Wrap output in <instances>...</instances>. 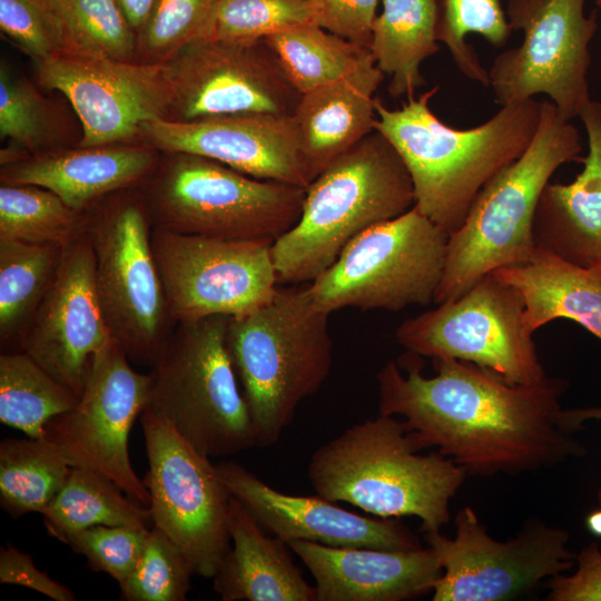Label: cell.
I'll use <instances>...</instances> for the list:
<instances>
[{
    "label": "cell",
    "instance_id": "30bf717a",
    "mask_svg": "<svg viewBox=\"0 0 601 601\" xmlns=\"http://www.w3.org/2000/svg\"><path fill=\"white\" fill-rule=\"evenodd\" d=\"M449 234L412 207L356 236L306 287L314 304L398 312L434 300L442 279Z\"/></svg>",
    "mask_w": 601,
    "mask_h": 601
},
{
    "label": "cell",
    "instance_id": "484cf974",
    "mask_svg": "<svg viewBox=\"0 0 601 601\" xmlns=\"http://www.w3.org/2000/svg\"><path fill=\"white\" fill-rule=\"evenodd\" d=\"M230 549L214 575L223 601H315V588L293 561L286 542L264 532L250 511L231 495Z\"/></svg>",
    "mask_w": 601,
    "mask_h": 601
},
{
    "label": "cell",
    "instance_id": "1f68e13d",
    "mask_svg": "<svg viewBox=\"0 0 601 601\" xmlns=\"http://www.w3.org/2000/svg\"><path fill=\"white\" fill-rule=\"evenodd\" d=\"M78 397L26 352L0 355V422L32 439L45 437L46 425L71 410Z\"/></svg>",
    "mask_w": 601,
    "mask_h": 601
},
{
    "label": "cell",
    "instance_id": "4316f807",
    "mask_svg": "<svg viewBox=\"0 0 601 601\" xmlns=\"http://www.w3.org/2000/svg\"><path fill=\"white\" fill-rule=\"evenodd\" d=\"M493 273L521 293L531 334L566 318L601 339V266L580 267L536 249L526 264Z\"/></svg>",
    "mask_w": 601,
    "mask_h": 601
},
{
    "label": "cell",
    "instance_id": "8d00e7d4",
    "mask_svg": "<svg viewBox=\"0 0 601 601\" xmlns=\"http://www.w3.org/2000/svg\"><path fill=\"white\" fill-rule=\"evenodd\" d=\"M512 32L501 0H437V40L443 42L459 68L469 79L490 85L489 72L474 48L465 41L469 33L481 35L501 48Z\"/></svg>",
    "mask_w": 601,
    "mask_h": 601
},
{
    "label": "cell",
    "instance_id": "d6a6232c",
    "mask_svg": "<svg viewBox=\"0 0 601 601\" xmlns=\"http://www.w3.org/2000/svg\"><path fill=\"white\" fill-rule=\"evenodd\" d=\"M265 42L300 95L349 73L370 51L317 23L286 29L267 37Z\"/></svg>",
    "mask_w": 601,
    "mask_h": 601
},
{
    "label": "cell",
    "instance_id": "74e56055",
    "mask_svg": "<svg viewBox=\"0 0 601 601\" xmlns=\"http://www.w3.org/2000/svg\"><path fill=\"white\" fill-rule=\"evenodd\" d=\"M219 0H157L137 32L136 61L164 65L203 39Z\"/></svg>",
    "mask_w": 601,
    "mask_h": 601
},
{
    "label": "cell",
    "instance_id": "c3c4849f",
    "mask_svg": "<svg viewBox=\"0 0 601 601\" xmlns=\"http://www.w3.org/2000/svg\"><path fill=\"white\" fill-rule=\"evenodd\" d=\"M587 526L592 534L601 536V508L588 515Z\"/></svg>",
    "mask_w": 601,
    "mask_h": 601
},
{
    "label": "cell",
    "instance_id": "9c48e42d",
    "mask_svg": "<svg viewBox=\"0 0 601 601\" xmlns=\"http://www.w3.org/2000/svg\"><path fill=\"white\" fill-rule=\"evenodd\" d=\"M96 287L112 338L130 362L151 366L173 321L151 246L152 226L137 188L87 211Z\"/></svg>",
    "mask_w": 601,
    "mask_h": 601
},
{
    "label": "cell",
    "instance_id": "9a60e30c",
    "mask_svg": "<svg viewBox=\"0 0 601 601\" xmlns=\"http://www.w3.org/2000/svg\"><path fill=\"white\" fill-rule=\"evenodd\" d=\"M454 524L453 539L424 533L442 568L433 601L514 599L571 569L577 558L566 546V531L533 520L506 541L491 538L470 506L456 513Z\"/></svg>",
    "mask_w": 601,
    "mask_h": 601
},
{
    "label": "cell",
    "instance_id": "4dcf8cb0",
    "mask_svg": "<svg viewBox=\"0 0 601 601\" xmlns=\"http://www.w3.org/2000/svg\"><path fill=\"white\" fill-rule=\"evenodd\" d=\"M71 465L46 437L0 443V503L12 518L42 513L63 487Z\"/></svg>",
    "mask_w": 601,
    "mask_h": 601
},
{
    "label": "cell",
    "instance_id": "681fc988",
    "mask_svg": "<svg viewBox=\"0 0 601 601\" xmlns=\"http://www.w3.org/2000/svg\"><path fill=\"white\" fill-rule=\"evenodd\" d=\"M597 6L601 9V0H595Z\"/></svg>",
    "mask_w": 601,
    "mask_h": 601
},
{
    "label": "cell",
    "instance_id": "603a6c76",
    "mask_svg": "<svg viewBox=\"0 0 601 601\" xmlns=\"http://www.w3.org/2000/svg\"><path fill=\"white\" fill-rule=\"evenodd\" d=\"M160 156L144 142L61 147L1 165L0 180L43 187L86 213L116 193L139 187Z\"/></svg>",
    "mask_w": 601,
    "mask_h": 601
},
{
    "label": "cell",
    "instance_id": "cb8c5ba5",
    "mask_svg": "<svg viewBox=\"0 0 601 601\" xmlns=\"http://www.w3.org/2000/svg\"><path fill=\"white\" fill-rule=\"evenodd\" d=\"M581 118L589 152L570 184L544 187L534 216L533 238L543 250L580 267L601 266V104L590 100Z\"/></svg>",
    "mask_w": 601,
    "mask_h": 601
},
{
    "label": "cell",
    "instance_id": "ee69618b",
    "mask_svg": "<svg viewBox=\"0 0 601 601\" xmlns=\"http://www.w3.org/2000/svg\"><path fill=\"white\" fill-rule=\"evenodd\" d=\"M578 569L570 575L551 578L548 600L601 601V550L595 542L577 555Z\"/></svg>",
    "mask_w": 601,
    "mask_h": 601
},
{
    "label": "cell",
    "instance_id": "60d3db41",
    "mask_svg": "<svg viewBox=\"0 0 601 601\" xmlns=\"http://www.w3.org/2000/svg\"><path fill=\"white\" fill-rule=\"evenodd\" d=\"M150 528L96 525L70 535L63 543L83 555L95 571L121 583L136 568Z\"/></svg>",
    "mask_w": 601,
    "mask_h": 601
},
{
    "label": "cell",
    "instance_id": "5b68a950",
    "mask_svg": "<svg viewBox=\"0 0 601 601\" xmlns=\"http://www.w3.org/2000/svg\"><path fill=\"white\" fill-rule=\"evenodd\" d=\"M579 130L551 100H543L526 150L481 189L462 225L449 235L434 303L454 300L484 276L524 265L534 255L533 223L541 194L565 162L583 161Z\"/></svg>",
    "mask_w": 601,
    "mask_h": 601
},
{
    "label": "cell",
    "instance_id": "b9f144b4",
    "mask_svg": "<svg viewBox=\"0 0 601 601\" xmlns=\"http://www.w3.org/2000/svg\"><path fill=\"white\" fill-rule=\"evenodd\" d=\"M0 29L33 61L63 52L60 24L48 0H0Z\"/></svg>",
    "mask_w": 601,
    "mask_h": 601
},
{
    "label": "cell",
    "instance_id": "836d02e7",
    "mask_svg": "<svg viewBox=\"0 0 601 601\" xmlns=\"http://www.w3.org/2000/svg\"><path fill=\"white\" fill-rule=\"evenodd\" d=\"M88 214L37 185L0 186V239L66 246L86 233Z\"/></svg>",
    "mask_w": 601,
    "mask_h": 601
},
{
    "label": "cell",
    "instance_id": "f35d334b",
    "mask_svg": "<svg viewBox=\"0 0 601 601\" xmlns=\"http://www.w3.org/2000/svg\"><path fill=\"white\" fill-rule=\"evenodd\" d=\"M305 23H317L312 0H219L204 38L253 42Z\"/></svg>",
    "mask_w": 601,
    "mask_h": 601
},
{
    "label": "cell",
    "instance_id": "f6af8a7d",
    "mask_svg": "<svg viewBox=\"0 0 601 601\" xmlns=\"http://www.w3.org/2000/svg\"><path fill=\"white\" fill-rule=\"evenodd\" d=\"M0 583L26 587L56 601L76 600L67 587L40 571L31 555L11 544L0 549Z\"/></svg>",
    "mask_w": 601,
    "mask_h": 601
},
{
    "label": "cell",
    "instance_id": "d6986e66",
    "mask_svg": "<svg viewBox=\"0 0 601 601\" xmlns=\"http://www.w3.org/2000/svg\"><path fill=\"white\" fill-rule=\"evenodd\" d=\"M112 338L99 302L87 233L63 247L57 276L21 351L80 397L93 355Z\"/></svg>",
    "mask_w": 601,
    "mask_h": 601
},
{
    "label": "cell",
    "instance_id": "d4e9b609",
    "mask_svg": "<svg viewBox=\"0 0 601 601\" xmlns=\"http://www.w3.org/2000/svg\"><path fill=\"white\" fill-rule=\"evenodd\" d=\"M384 77L368 51L349 73L300 95L292 118L311 181L375 130L374 95Z\"/></svg>",
    "mask_w": 601,
    "mask_h": 601
},
{
    "label": "cell",
    "instance_id": "44dd1931",
    "mask_svg": "<svg viewBox=\"0 0 601 601\" xmlns=\"http://www.w3.org/2000/svg\"><path fill=\"white\" fill-rule=\"evenodd\" d=\"M216 467L231 495L264 529L286 543L303 540L338 548H422L417 536L398 519L364 516L318 494L303 496L280 492L233 461L220 462Z\"/></svg>",
    "mask_w": 601,
    "mask_h": 601
},
{
    "label": "cell",
    "instance_id": "5bb4252c",
    "mask_svg": "<svg viewBox=\"0 0 601 601\" xmlns=\"http://www.w3.org/2000/svg\"><path fill=\"white\" fill-rule=\"evenodd\" d=\"M272 244L152 228L154 257L173 321L239 316L266 304L278 287Z\"/></svg>",
    "mask_w": 601,
    "mask_h": 601
},
{
    "label": "cell",
    "instance_id": "ac0fdd59",
    "mask_svg": "<svg viewBox=\"0 0 601 601\" xmlns=\"http://www.w3.org/2000/svg\"><path fill=\"white\" fill-rule=\"evenodd\" d=\"M33 62L39 83L61 92L77 114L82 128L78 146L137 142L145 122L169 118L164 65L69 55Z\"/></svg>",
    "mask_w": 601,
    "mask_h": 601
},
{
    "label": "cell",
    "instance_id": "8fae6325",
    "mask_svg": "<svg viewBox=\"0 0 601 601\" xmlns=\"http://www.w3.org/2000/svg\"><path fill=\"white\" fill-rule=\"evenodd\" d=\"M524 313L519 289L491 273L459 298L402 322L395 338L415 356L465 361L509 384L538 385L549 377Z\"/></svg>",
    "mask_w": 601,
    "mask_h": 601
},
{
    "label": "cell",
    "instance_id": "52a82bcc",
    "mask_svg": "<svg viewBox=\"0 0 601 601\" xmlns=\"http://www.w3.org/2000/svg\"><path fill=\"white\" fill-rule=\"evenodd\" d=\"M152 228L274 242L298 220L305 188L254 178L213 159L162 154L137 187Z\"/></svg>",
    "mask_w": 601,
    "mask_h": 601
},
{
    "label": "cell",
    "instance_id": "277c9868",
    "mask_svg": "<svg viewBox=\"0 0 601 601\" xmlns=\"http://www.w3.org/2000/svg\"><path fill=\"white\" fill-rule=\"evenodd\" d=\"M413 206V184L403 159L374 130L305 188L298 220L272 244L278 285L313 282L356 236Z\"/></svg>",
    "mask_w": 601,
    "mask_h": 601
},
{
    "label": "cell",
    "instance_id": "f1b7e54d",
    "mask_svg": "<svg viewBox=\"0 0 601 601\" xmlns=\"http://www.w3.org/2000/svg\"><path fill=\"white\" fill-rule=\"evenodd\" d=\"M63 247L0 239V341L4 352L21 351L32 318L57 276Z\"/></svg>",
    "mask_w": 601,
    "mask_h": 601
},
{
    "label": "cell",
    "instance_id": "ba28073f",
    "mask_svg": "<svg viewBox=\"0 0 601 601\" xmlns=\"http://www.w3.org/2000/svg\"><path fill=\"white\" fill-rule=\"evenodd\" d=\"M227 323L220 315L177 323L150 372L146 408L209 459L257 446L226 347Z\"/></svg>",
    "mask_w": 601,
    "mask_h": 601
},
{
    "label": "cell",
    "instance_id": "ffe728a7",
    "mask_svg": "<svg viewBox=\"0 0 601 601\" xmlns=\"http://www.w3.org/2000/svg\"><path fill=\"white\" fill-rule=\"evenodd\" d=\"M139 141L161 154L206 157L258 179L303 188L311 183L292 116L247 114L191 121L155 119L141 126Z\"/></svg>",
    "mask_w": 601,
    "mask_h": 601
},
{
    "label": "cell",
    "instance_id": "f546056e",
    "mask_svg": "<svg viewBox=\"0 0 601 601\" xmlns=\"http://www.w3.org/2000/svg\"><path fill=\"white\" fill-rule=\"evenodd\" d=\"M48 533L62 543L72 534L96 525L149 528L151 510L128 496L99 472L71 467L52 502L41 513Z\"/></svg>",
    "mask_w": 601,
    "mask_h": 601
},
{
    "label": "cell",
    "instance_id": "d590c367",
    "mask_svg": "<svg viewBox=\"0 0 601 601\" xmlns=\"http://www.w3.org/2000/svg\"><path fill=\"white\" fill-rule=\"evenodd\" d=\"M60 119L51 102L7 62L0 66V137L23 156L61 148Z\"/></svg>",
    "mask_w": 601,
    "mask_h": 601
},
{
    "label": "cell",
    "instance_id": "ab89813d",
    "mask_svg": "<svg viewBox=\"0 0 601 601\" xmlns=\"http://www.w3.org/2000/svg\"><path fill=\"white\" fill-rule=\"evenodd\" d=\"M191 566L173 540L157 526L149 530L142 554L121 582L126 601H184L191 589Z\"/></svg>",
    "mask_w": 601,
    "mask_h": 601
},
{
    "label": "cell",
    "instance_id": "6da1fadb",
    "mask_svg": "<svg viewBox=\"0 0 601 601\" xmlns=\"http://www.w3.org/2000/svg\"><path fill=\"white\" fill-rule=\"evenodd\" d=\"M388 361L377 373L378 413L402 417L422 447L434 446L467 474H518L582 454V427L562 408V382L512 385L473 363L433 358V377L417 364Z\"/></svg>",
    "mask_w": 601,
    "mask_h": 601
},
{
    "label": "cell",
    "instance_id": "e575fe53",
    "mask_svg": "<svg viewBox=\"0 0 601 601\" xmlns=\"http://www.w3.org/2000/svg\"><path fill=\"white\" fill-rule=\"evenodd\" d=\"M48 1L61 29V55L136 61L137 33L117 0Z\"/></svg>",
    "mask_w": 601,
    "mask_h": 601
},
{
    "label": "cell",
    "instance_id": "8992f818",
    "mask_svg": "<svg viewBox=\"0 0 601 601\" xmlns=\"http://www.w3.org/2000/svg\"><path fill=\"white\" fill-rule=\"evenodd\" d=\"M329 313L307 288L277 287L260 307L228 317L226 347L248 406L256 445H274L299 404L318 392L332 367Z\"/></svg>",
    "mask_w": 601,
    "mask_h": 601
},
{
    "label": "cell",
    "instance_id": "2e32d148",
    "mask_svg": "<svg viewBox=\"0 0 601 601\" xmlns=\"http://www.w3.org/2000/svg\"><path fill=\"white\" fill-rule=\"evenodd\" d=\"M150 386V373L135 371L111 339L91 358L76 405L52 418L45 434L72 467L101 473L148 508L150 494L131 465L128 441L135 420L148 404Z\"/></svg>",
    "mask_w": 601,
    "mask_h": 601
},
{
    "label": "cell",
    "instance_id": "83f0119b",
    "mask_svg": "<svg viewBox=\"0 0 601 601\" xmlns=\"http://www.w3.org/2000/svg\"><path fill=\"white\" fill-rule=\"evenodd\" d=\"M437 41V0H383L368 49L391 78L392 97H412L425 83L420 67L440 50Z\"/></svg>",
    "mask_w": 601,
    "mask_h": 601
},
{
    "label": "cell",
    "instance_id": "4fadbf2b",
    "mask_svg": "<svg viewBox=\"0 0 601 601\" xmlns=\"http://www.w3.org/2000/svg\"><path fill=\"white\" fill-rule=\"evenodd\" d=\"M154 525L188 560L194 574L213 579L230 549L231 493L210 459L145 408L140 415Z\"/></svg>",
    "mask_w": 601,
    "mask_h": 601
},
{
    "label": "cell",
    "instance_id": "e0dca14e",
    "mask_svg": "<svg viewBox=\"0 0 601 601\" xmlns=\"http://www.w3.org/2000/svg\"><path fill=\"white\" fill-rule=\"evenodd\" d=\"M164 67L171 92V120L292 116L300 98L265 40L203 38Z\"/></svg>",
    "mask_w": 601,
    "mask_h": 601
},
{
    "label": "cell",
    "instance_id": "bcb514c9",
    "mask_svg": "<svg viewBox=\"0 0 601 601\" xmlns=\"http://www.w3.org/2000/svg\"><path fill=\"white\" fill-rule=\"evenodd\" d=\"M157 0H117L136 33L144 26Z\"/></svg>",
    "mask_w": 601,
    "mask_h": 601
},
{
    "label": "cell",
    "instance_id": "7c38bea8",
    "mask_svg": "<svg viewBox=\"0 0 601 601\" xmlns=\"http://www.w3.org/2000/svg\"><path fill=\"white\" fill-rule=\"evenodd\" d=\"M585 0H508L512 30L522 43L497 55L489 79L504 106L548 95L565 119L579 116L591 100L589 45L597 32V12L584 16Z\"/></svg>",
    "mask_w": 601,
    "mask_h": 601
},
{
    "label": "cell",
    "instance_id": "7a4b0ae2",
    "mask_svg": "<svg viewBox=\"0 0 601 601\" xmlns=\"http://www.w3.org/2000/svg\"><path fill=\"white\" fill-rule=\"evenodd\" d=\"M439 86L390 109L375 98L374 129L403 159L414 189V207L449 235L463 223L485 184L531 144L542 102L531 98L501 106L484 124L457 129L430 107Z\"/></svg>",
    "mask_w": 601,
    "mask_h": 601
},
{
    "label": "cell",
    "instance_id": "3957f363",
    "mask_svg": "<svg viewBox=\"0 0 601 601\" xmlns=\"http://www.w3.org/2000/svg\"><path fill=\"white\" fill-rule=\"evenodd\" d=\"M421 450L404 420L378 413L319 446L307 476L326 500L383 519L416 516L424 533L440 531L467 473L439 451Z\"/></svg>",
    "mask_w": 601,
    "mask_h": 601
},
{
    "label": "cell",
    "instance_id": "7402d4cb",
    "mask_svg": "<svg viewBox=\"0 0 601 601\" xmlns=\"http://www.w3.org/2000/svg\"><path fill=\"white\" fill-rule=\"evenodd\" d=\"M312 573L315 601H402L433 591L441 564L427 546L416 550L287 543Z\"/></svg>",
    "mask_w": 601,
    "mask_h": 601
},
{
    "label": "cell",
    "instance_id": "7dc6e473",
    "mask_svg": "<svg viewBox=\"0 0 601 601\" xmlns=\"http://www.w3.org/2000/svg\"><path fill=\"white\" fill-rule=\"evenodd\" d=\"M569 412L572 420L581 427H583V423L587 420L601 421V407L571 408ZM598 503L599 508H601V483L598 492Z\"/></svg>",
    "mask_w": 601,
    "mask_h": 601
},
{
    "label": "cell",
    "instance_id": "7bdbcfd3",
    "mask_svg": "<svg viewBox=\"0 0 601 601\" xmlns=\"http://www.w3.org/2000/svg\"><path fill=\"white\" fill-rule=\"evenodd\" d=\"M312 1L321 27L365 48L370 47L380 0Z\"/></svg>",
    "mask_w": 601,
    "mask_h": 601
}]
</instances>
